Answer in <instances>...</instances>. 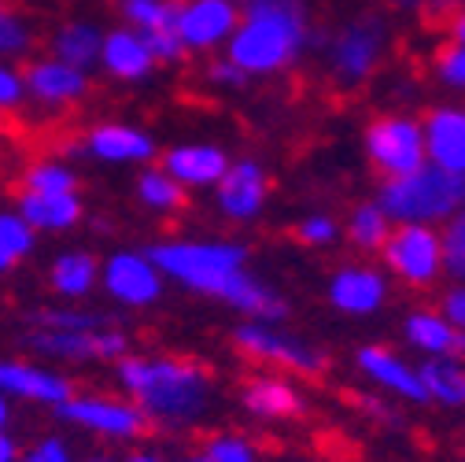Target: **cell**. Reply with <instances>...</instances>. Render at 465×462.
<instances>
[{
	"label": "cell",
	"instance_id": "cb8c5ba5",
	"mask_svg": "<svg viewBox=\"0 0 465 462\" xmlns=\"http://www.w3.org/2000/svg\"><path fill=\"white\" fill-rule=\"evenodd\" d=\"M15 215L34 229V234H37V229L60 234V229H71V226L82 222L85 207H82V196H78V193H55V196H45V193H23Z\"/></svg>",
	"mask_w": 465,
	"mask_h": 462
},
{
	"label": "cell",
	"instance_id": "d590c367",
	"mask_svg": "<svg viewBox=\"0 0 465 462\" xmlns=\"http://www.w3.org/2000/svg\"><path fill=\"white\" fill-rule=\"evenodd\" d=\"M203 455L211 462H259V447L241 433H214L203 444Z\"/></svg>",
	"mask_w": 465,
	"mask_h": 462
},
{
	"label": "cell",
	"instance_id": "8d00e7d4",
	"mask_svg": "<svg viewBox=\"0 0 465 462\" xmlns=\"http://www.w3.org/2000/svg\"><path fill=\"white\" fill-rule=\"evenodd\" d=\"M296 237L307 245V248H332L340 241V222L325 211H311L296 222Z\"/></svg>",
	"mask_w": 465,
	"mask_h": 462
},
{
	"label": "cell",
	"instance_id": "ffe728a7",
	"mask_svg": "<svg viewBox=\"0 0 465 462\" xmlns=\"http://www.w3.org/2000/svg\"><path fill=\"white\" fill-rule=\"evenodd\" d=\"M241 407L259 422H288L307 411V396L292 377L259 374L241 388Z\"/></svg>",
	"mask_w": 465,
	"mask_h": 462
},
{
	"label": "cell",
	"instance_id": "2e32d148",
	"mask_svg": "<svg viewBox=\"0 0 465 462\" xmlns=\"http://www.w3.org/2000/svg\"><path fill=\"white\" fill-rule=\"evenodd\" d=\"M425 134V163L443 175L465 178V107L443 104L421 119Z\"/></svg>",
	"mask_w": 465,
	"mask_h": 462
},
{
	"label": "cell",
	"instance_id": "277c9868",
	"mask_svg": "<svg viewBox=\"0 0 465 462\" xmlns=\"http://www.w3.org/2000/svg\"><path fill=\"white\" fill-rule=\"evenodd\" d=\"M377 207L391 226H447L465 207V178L421 166L406 178H391L377 193Z\"/></svg>",
	"mask_w": 465,
	"mask_h": 462
},
{
	"label": "cell",
	"instance_id": "ab89813d",
	"mask_svg": "<svg viewBox=\"0 0 465 462\" xmlns=\"http://www.w3.org/2000/svg\"><path fill=\"white\" fill-rule=\"evenodd\" d=\"M141 37H144L148 52L155 55V64H178L185 55V48H182V41H178V34H173V30H166V34H141Z\"/></svg>",
	"mask_w": 465,
	"mask_h": 462
},
{
	"label": "cell",
	"instance_id": "816d5d0a",
	"mask_svg": "<svg viewBox=\"0 0 465 462\" xmlns=\"http://www.w3.org/2000/svg\"><path fill=\"white\" fill-rule=\"evenodd\" d=\"M461 211H465V207H461Z\"/></svg>",
	"mask_w": 465,
	"mask_h": 462
},
{
	"label": "cell",
	"instance_id": "bcb514c9",
	"mask_svg": "<svg viewBox=\"0 0 465 462\" xmlns=\"http://www.w3.org/2000/svg\"><path fill=\"white\" fill-rule=\"evenodd\" d=\"M450 41L465 48V8H461V12L454 15V23H450Z\"/></svg>",
	"mask_w": 465,
	"mask_h": 462
},
{
	"label": "cell",
	"instance_id": "603a6c76",
	"mask_svg": "<svg viewBox=\"0 0 465 462\" xmlns=\"http://www.w3.org/2000/svg\"><path fill=\"white\" fill-rule=\"evenodd\" d=\"M402 336L421 359H465V333H458L440 311H411L402 318Z\"/></svg>",
	"mask_w": 465,
	"mask_h": 462
},
{
	"label": "cell",
	"instance_id": "4fadbf2b",
	"mask_svg": "<svg viewBox=\"0 0 465 462\" xmlns=\"http://www.w3.org/2000/svg\"><path fill=\"white\" fill-rule=\"evenodd\" d=\"M214 200H218V211L237 226L262 218L266 200H270L266 166L259 159H229L222 182L214 186Z\"/></svg>",
	"mask_w": 465,
	"mask_h": 462
},
{
	"label": "cell",
	"instance_id": "d6a6232c",
	"mask_svg": "<svg viewBox=\"0 0 465 462\" xmlns=\"http://www.w3.org/2000/svg\"><path fill=\"white\" fill-rule=\"evenodd\" d=\"M440 245H443V277L465 281V211H458L447 226H440Z\"/></svg>",
	"mask_w": 465,
	"mask_h": 462
},
{
	"label": "cell",
	"instance_id": "d6986e66",
	"mask_svg": "<svg viewBox=\"0 0 465 462\" xmlns=\"http://www.w3.org/2000/svg\"><path fill=\"white\" fill-rule=\"evenodd\" d=\"M0 396H15V399H30V403H48V407H60L74 396V381L67 374L45 370L37 363H23V359H0Z\"/></svg>",
	"mask_w": 465,
	"mask_h": 462
},
{
	"label": "cell",
	"instance_id": "7c38bea8",
	"mask_svg": "<svg viewBox=\"0 0 465 462\" xmlns=\"http://www.w3.org/2000/svg\"><path fill=\"white\" fill-rule=\"evenodd\" d=\"M241 23V0H182L178 8V34L185 52H211L222 48Z\"/></svg>",
	"mask_w": 465,
	"mask_h": 462
},
{
	"label": "cell",
	"instance_id": "9c48e42d",
	"mask_svg": "<svg viewBox=\"0 0 465 462\" xmlns=\"http://www.w3.org/2000/svg\"><path fill=\"white\" fill-rule=\"evenodd\" d=\"M30 352L60 363H119L130 356V336L114 326L104 329H30L23 336Z\"/></svg>",
	"mask_w": 465,
	"mask_h": 462
},
{
	"label": "cell",
	"instance_id": "5bb4252c",
	"mask_svg": "<svg viewBox=\"0 0 465 462\" xmlns=\"http://www.w3.org/2000/svg\"><path fill=\"white\" fill-rule=\"evenodd\" d=\"M329 304L347 318H370L388 304V274L370 263H343L329 277Z\"/></svg>",
	"mask_w": 465,
	"mask_h": 462
},
{
	"label": "cell",
	"instance_id": "30bf717a",
	"mask_svg": "<svg viewBox=\"0 0 465 462\" xmlns=\"http://www.w3.org/2000/svg\"><path fill=\"white\" fill-rule=\"evenodd\" d=\"M60 418L85 429V433H96V437H107V440H137L144 429H148V418L134 407L130 399L123 396H100V392H74L67 403H60Z\"/></svg>",
	"mask_w": 465,
	"mask_h": 462
},
{
	"label": "cell",
	"instance_id": "ac0fdd59",
	"mask_svg": "<svg viewBox=\"0 0 465 462\" xmlns=\"http://www.w3.org/2000/svg\"><path fill=\"white\" fill-rule=\"evenodd\" d=\"M355 367L362 370V377L370 385H377L381 392H391L402 403H429L421 377H418V363H406L399 352L384 348V344H366V348H359Z\"/></svg>",
	"mask_w": 465,
	"mask_h": 462
},
{
	"label": "cell",
	"instance_id": "7dc6e473",
	"mask_svg": "<svg viewBox=\"0 0 465 462\" xmlns=\"http://www.w3.org/2000/svg\"><path fill=\"white\" fill-rule=\"evenodd\" d=\"M12 422V407H8V396H0V433H8Z\"/></svg>",
	"mask_w": 465,
	"mask_h": 462
},
{
	"label": "cell",
	"instance_id": "8fae6325",
	"mask_svg": "<svg viewBox=\"0 0 465 462\" xmlns=\"http://www.w3.org/2000/svg\"><path fill=\"white\" fill-rule=\"evenodd\" d=\"M104 293L123 307H152L163 296V274L148 252H114L100 263Z\"/></svg>",
	"mask_w": 465,
	"mask_h": 462
},
{
	"label": "cell",
	"instance_id": "ba28073f",
	"mask_svg": "<svg viewBox=\"0 0 465 462\" xmlns=\"http://www.w3.org/2000/svg\"><path fill=\"white\" fill-rule=\"evenodd\" d=\"M366 156L370 163L391 178H406L425 166V134L414 115H381L366 126Z\"/></svg>",
	"mask_w": 465,
	"mask_h": 462
},
{
	"label": "cell",
	"instance_id": "e0dca14e",
	"mask_svg": "<svg viewBox=\"0 0 465 462\" xmlns=\"http://www.w3.org/2000/svg\"><path fill=\"white\" fill-rule=\"evenodd\" d=\"M74 148L96 163H114V166H134V163L144 166L148 159H155L152 134L130 123H96Z\"/></svg>",
	"mask_w": 465,
	"mask_h": 462
},
{
	"label": "cell",
	"instance_id": "60d3db41",
	"mask_svg": "<svg viewBox=\"0 0 465 462\" xmlns=\"http://www.w3.org/2000/svg\"><path fill=\"white\" fill-rule=\"evenodd\" d=\"M15 462H74L71 458V447H67V440H60V437H45V440H37L23 458H15Z\"/></svg>",
	"mask_w": 465,
	"mask_h": 462
},
{
	"label": "cell",
	"instance_id": "f907efd6",
	"mask_svg": "<svg viewBox=\"0 0 465 462\" xmlns=\"http://www.w3.org/2000/svg\"><path fill=\"white\" fill-rule=\"evenodd\" d=\"M85 462H111V458H104V455H93V458H85Z\"/></svg>",
	"mask_w": 465,
	"mask_h": 462
},
{
	"label": "cell",
	"instance_id": "7a4b0ae2",
	"mask_svg": "<svg viewBox=\"0 0 465 462\" xmlns=\"http://www.w3.org/2000/svg\"><path fill=\"white\" fill-rule=\"evenodd\" d=\"M311 45V15L303 0H248L241 23L225 41V60L248 78H266L292 67Z\"/></svg>",
	"mask_w": 465,
	"mask_h": 462
},
{
	"label": "cell",
	"instance_id": "8992f818",
	"mask_svg": "<svg viewBox=\"0 0 465 462\" xmlns=\"http://www.w3.org/2000/svg\"><path fill=\"white\" fill-rule=\"evenodd\" d=\"M388 48V23L373 12L347 19L332 37H329V71L336 85H362L373 78V71L384 60Z\"/></svg>",
	"mask_w": 465,
	"mask_h": 462
},
{
	"label": "cell",
	"instance_id": "9a60e30c",
	"mask_svg": "<svg viewBox=\"0 0 465 462\" xmlns=\"http://www.w3.org/2000/svg\"><path fill=\"white\" fill-rule=\"evenodd\" d=\"M23 89L37 107L64 111L89 96V75L52 60V55H41V60H30L23 67Z\"/></svg>",
	"mask_w": 465,
	"mask_h": 462
},
{
	"label": "cell",
	"instance_id": "4316f807",
	"mask_svg": "<svg viewBox=\"0 0 465 462\" xmlns=\"http://www.w3.org/2000/svg\"><path fill=\"white\" fill-rule=\"evenodd\" d=\"M100 41H104V30H96L93 23H82V19L64 23L52 34V60L89 75V67H96L100 60Z\"/></svg>",
	"mask_w": 465,
	"mask_h": 462
},
{
	"label": "cell",
	"instance_id": "681fc988",
	"mask_svg": "<svg viewBox=\"0 0 465 462\" xmlns=\"http://www.w3.org/2000/svg\"><path fill=\"white\" fill-rule=\"evenodd\" d=\"M182 462H211V458H207V455L200 451V455H189V458H182Z\"/></svg>",
	"mask_w": 465,
	"mask_h": 462
},
{
	"label": "cell",
	"instance_id": "e575fe53",
	"mask_svg": "<svg viewBox=\"0 0 465 462\" xmlns=\"http://www.w3.org/2000/svg\"><path fill=\"white\" fill-rule=\"evenodd\" d=\"M30 322L37 329H104V326H111V318H104V315H93V311H64V307L34 311Z\"/></svg>",
	"mask_w": 465,
	"mask_h": 462
},
{
	"label": "cell",
	"instance_id": "7bdbcfd3",
	"mask_svg": "<svg viewBox=\"0 0 465 462\" xmlns=\"http://www.w3.org/2000/svg\"><path fill=\"white\" fill-rule=\"evenodd\" d=\"M207 78H211L218 89H244V82H248V75H244L237 64H229V60H214L211 71H207Z\"/></svg>",
	"mask_w": 465,
	"mask_h": 462
},
{
	"label": "cell",
	"instance_id": "d4e9b609",
	"mask_svg": "<svg viewBox=\"0 0 465 462\" xmlns=\"http://www.w3.org/2000/svg\"><path fill=\"white\" fill-rule=\"evenodd\" d=\"M418 377L429 403H440L450 411L465 407V359H421Z\"/></svg>",
	"mask_w": 465,
	"mask_h": 462
},
{
	"label": "cell",
	"instance_id": "3957f363",
	"mask_svg": "<svg viewBox=\"0 0 465 462\" xmlns=\"http://www.w3.org/2000/svg\"><path fill=\"white\" fill-rule=\"evenodd\" d=\"M148 259L155 263L163 281L170 277L173 285L189 288V293L214 296V300H225L232 281L248 270V248L241 241H218V237L155 241L148 248Z\"/></svg>",
	"mask_w": 465,
	"mask_h": 462
},
{
	"label": "cell",
	"instance_id": "7402d4cb",
	"mask_svg": "<svg viewBox=\"0 0 465 462\" xmlns=\"http://www.w3.org/2000/svg\"><path fill=\"white\" fill-rule=\"evenodd\" d=\"M96 67L114 82H144V78H152V71L159 64H155V55L148 52V45H144V37L137 30L119 26V30L104 34Z\"/></svg>",
	"mask_w": 465,
	"mask_h": 462
},
{
	"label": "cell",
	"instance_id": "4dcf8cb0",
	"mask_svg": "<svg viewBox=\"0 0 465 462\" xmlns=\"http://www.w3.org/2000/svg\"><path fill=\"white\" fill-rule=\"evenodd\" d=\"M23 193H45V196H55V193H74L78 189V175L64 163V159H37L23 170L19 178Z\"/></svg>",
	"mask_w": 465,
	"mask_h": 462
},
{
	"label": "cell",
	"instance_id": "f35d334b",
	"mask_svg": "<svg viewBox=\"0 0 465 462\" xmlns=\"http://www.w3.org/2000/svg\"><path fill=\"white\" fill-rule=\"evenodd\" d=\"M26 100V89H23V75L15 67H8L0 60V115H12L19 111Z\"/></svg>",
	"mask_w": 465,
	"mask_h": 462
},
{
	"label": "cell",
	"instance_id": "f6af8a7d",
	"mask_svg": "<svg viewBox=\"0 0 465 462\" xmlns=\"http://www.w3.org/2000/svg\"><path fill=\"white\" fill-rule=\"evenodd\" d=\"M19 458V447H15V440L8 437V433H0V462H15Z\"/></svg>",
	"mask_w": 465,
	"mask_h": 462
},
{
	"label": "cell",
	"instance_id": "b9f144b4",
	"mask_svg": "<svg viewBox=\"0 0 465 462\" xmlns=\"http://www.w3.org/2000/svg\"><path fill=\"white\" fill-rule=\"evenodd\" d=\"M440 315H443L458 333H465V281H454L447 293H443V300H440Z\"/></svg>",
	"mask_w": 465,
	"mask_h": 462
},
{
	"label": "cell",
	"instance_id": "6da1fadb",
	"mask_svg": "<svg viewBox=\"0 0 465 462\" xmlns=\"http://www.w3.org/2000/svg\"><path fill=\"white\" fill-rule=\"evenodd\" d=\"M114 377L134 407L163 429L196 426L214 403V381L203 363L182 356H123Z\"/></svg>",
	"mask_w": 465,
	"mask_h": 462
},
{
	"label": "cell",
	"instance_id": "74e56055",
	"mask_svg": "<svg viewBox=\"0 0 465 462\" xmlns=\"http://www.w3.org/2000/svg\"><path fill=\"white\" fill-rule=\"evenodd\" d=\"M436 78L454 89V93H465V48L447 41L440 52H436Z\"/></svg>",
	"mask_w": 465,
	"mask_h": 462
},
{
	"label": "cell",
	"instance_id": "ee69618b",
	"mask_svg": "<svg viewBox=\"0 0 465 462\" xmlns=\"http://www.w3.org/2000/svg\"><path fill=\"white\" fill-rule=\"evenodd\" d=\"M359 403H362V411H366L373 422H384L388 429H399V426H402V418H399V411L391 407V403H384V399H377V396H362Z\"/></svg>",
	"mask_w": 465,
	"mask_h": 462
},
{
	"label": "cell",
	"instance_id": "83f0119b",
	"mask_svg": "<svg viewBox=\"0 0 465 462\" xmlns=\"http://www.w3.org/2000/svg\"><path fill=\"white\" fill-rule=\"evenodd\" d=\"M137 200L155 211V215H170V211H178L185 204V189L173 182L163 166H144L141 175H137Z\"/></svg>",
	"mask_w": 465,
	"mask_h": 462
},
{
	"label": "cell",
	"instance_id": "5b68a950",
	"mask_svg": "<svg viewBox=\"0 0 465 462\" xmlns=\"http://www.w3.org/2000/svg\"><path fill=\"white\" fill-rule=\"evenodd\" d=\"M232 344L255 363H270L307 377H318L329 367V356L322 348H314L307 336L284 329L281 322H241L232 333Z\"/></svg>",
	"mask_w": 465,
	"mask_h": 462
},
{
	"label": "cell",
	"instance_id": "f1b7e54d",
	"mask_svg": "<svg viewBox=\"0 0 465 462\" xmlns=\"http://www.w3.org/2000/svg\"><path fill=\"white\" fill-rule=\"evenodd\" d=\"M388 234H391V222L377 207V200L359 204L351 215H347V241H351L359 252H381Z\"/></svg>",
	"mask_w": 465,
	"mask_h": 462
},
{
	"label": "cell",
	"instance_id": "52a82bcc",
	"mask_svg": "<svg viewBox=\"0 0 465 462\" xmlns=\"http://www.w3.org/2000/svg\"><path fill=\"white\" fill-rule=\"evenodd\" d=\"M384 274L411 288H432L443 277V245L436 226H391L381 248Z\"/></svg>",
	"mask_w": 465,
	"mask_h": 462
},
{
	"label": "cell",
	"instance_id": "44dd1931",
	"mask_svg": "<svg viewBox=\"0 0 465 462\" xmlns=\"http://www.w3.org/2000/svg\"><path fill=\"white\" fill-rule=\"evenodd\" d=\"M229 166V152L211 145V141H189V145H173L163 156V170L178 182L185 193L189 189H214Z\"/></svg>",
	"mask_w": 465,
	"mask_h": 462
},
{
	"label": "cell",
	"instance_id": "484cf974",
	"mask_svg": "<svg viewBox=\"0 0 465 462\" xmlns=\"http://www.w3.org/2000/svg\"><path fill=\"white\" fill-rule=\"evenodd\" d=\"M48 285L55 296L64 300H82L100 285V263L89 252H64L48 266Z\"/></svg>",
	"mask_w": 465,
	"mask_h": 462
},
{
	"label": "cell",
	"instance_id": "1f68e13d",
	"mask_svg": "<svg viewBox=\"0 0 465 462\" xmlns=\"http://www.w3.org/2000/svg\"><path fill=\"white\" fill-rule=\"evenodd\" d=\"M37 245V234L15 215V211H0V274H12Z\"/></svg>",
	"mask_w": 465,
	"mask_h": 462
},
{
	"label": "cell",
	"instance_id": "f546056e",
	"mask_svg": "<svg viewBox=\"0 0 465 462\" xmlns=\"http://www.w3.org/2000/svg\"><path fill=\"white\" fill-rule=\"evenodd\" d=\"M182 0H119V12L126 15L130 30L137 34H166L178 23Z\"/></svg>",
	"mask_w": 465,
	"mask_h": 462
},
{
	"label": "cell",
	"instance_id": "836d02e7",
	"mask_svg": "<svg viewBox=\"0 0 465 462\" xmlns=\"http://www.w3.org/2000/svg\"><path fill=\"white\" fill-rule=\"evenodd\" d=\"M30 48H34V26L8 0H0V55H26Z\"/></svg>",
	"mask_w": 465,
	"mask_h": 462
},
{
	"label": "cell",
	"instance_id": "c3c4849f",
	"mask_svg": "<svg viewBox=\"0 0 465 462\" xmlns=\"http://www.w3.org/2000/svg\"><path fill=\"white\" fill-rule=\"evenodd\" d=\"M126 462H163V458H159L155 451H134V455H130Z\"/></svg>",
	"mask_w": 465,
	"mask_h": 462
}]
</instances>
